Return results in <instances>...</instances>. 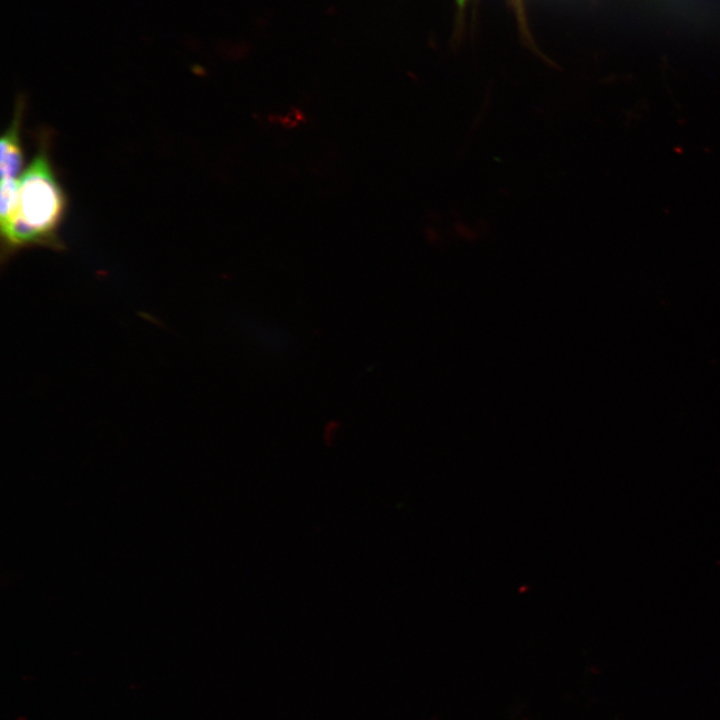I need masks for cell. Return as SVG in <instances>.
Listing matches in <instances>:
<instances>
[{
	"label": "cell",
	"mask_w": 720,
	"mask_h": 720,
	"mask_svg": "<svg viewBox=\"0 0 720 720\" xmlns=\"http://www.w3.org/2000/svg\"><path fill=\"white\" fill-rule=\"evenodd\" d=\"M24 106L23 97H18L13 118L2 134L0 143L1 179H19L25 169V157L21 141Z\"/></svg>",
	"instance_id": "2"
},
{
	"label": "cell",
	"mask_w": 720,
	"mask_h": 720,
	"mask_svg": "<svg viewBox=\"0 0 720 720\" xmlns=\"http://www.w3.org/2000/svg\"><path fill=\"white\" fill-rule=\"evenodd\" d=\"M36 151L19 178L12 216L1 223L2 257L19 250L64 245L59 232L67 211V196L50 157V135L39 132Z\"/></svg>",
	"instance_id": "1"
},
{
	"label": "cell",
	"mask_w": 720,
	"mask_h": 720,
	"mask_svg": "<svg viewBox=\"0 0 720 720\" xmlns=\"http://www.w3.org/2000/svg\"><path fill=\"white\" fill-rule=\"evenodd\" d=\"M510 1H511L512 4H513V7H514L515 13H516V15H517L518 21H519V23L521 24L520 26H521V29H522V33H523V35H525L526 37H528L527 24H526V17H525L523 0H510Z\"/></svg>",
	"instance_id": "3"
},
{
	"label": "cell",
	"mask_w": 720,
	"mask_h": 720,
	"mask_svg": "<svg viewBox=\"0 0 720 720\" xmlns=\"http://www.w3.org/2000/svg\"><path fill=\"white\" fill-rule=\"evenodd\" d=\"M468 1H469V0H456L458 9H459L460 11L463 10V9L465 8V6H466V3H467Z\"/></svg>",
	"instance_id": "4"
}]
</instances>
